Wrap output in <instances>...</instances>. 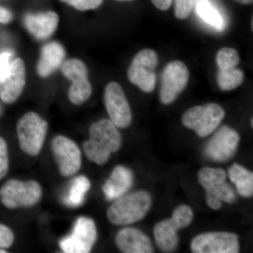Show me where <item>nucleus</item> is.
<instances>
[{
	"label": "nucleus",
	"instance_id": "nucleus-14",
	"mask_svg": "<svg viewBox=\"0 0 253 253\" xmlns=\"http://www.w3.org/2000/svg\"><path fill=\"white\" fill-rule=\"evenodd\" d=\"M239 141V134L234 129L227 126H221L208 141L205 153L212 161L224 162L235 154Z\"/></svg>",
	"mask_w": 253,
	"mask_h": 253
},
{
	"label": "nucleus",
	"instance_id": "nucleus-21",
	"mask_svg": "<svg viewBox=\"0 0 253 253\" xmlns=\"http://www.w3.org/2000/svg\"><path fill=\"white\" fill-rule=\"evenodd\" d=\"M229 179L235 184L238 192L241 196L250 198L253 194V174L246 168L239 164L233 165L229 168Z\"/></svg>",
	"mask_w": 253,
	"mask_h": 253
},
{
	"label": "nucleus",
	"instance_id": "nucleus-5",
	"mask_svg": "<svg viewBox=\"0 0 253 253\" xmlns=\"http://www.w3.org/2000/svg\"><path fill=\"white\" fill-rule=\"evenodd\" d=\"M41 186L36 181L10 179L0 189L1 204L9 209L36 206L42 198Z\"/></svg>",
	"mask_w": 253,
	"mask_h": 253
},
{
	"label": "nucleus",
	"instance_id": "nucleus-27",
	"mask_svg": "<svg viewBox=\"0 0 253 253\" xmlns=\"http://www.w3.org/2000/svg\"><path fill=\"white\" fill-rule=\"evenodd\" d=\"M199 0H174V14L178 19H186L195 9Z\"/></svg>",
	"mask_w": 253,
	"mask_h": 253
},
{
	"label": "nucleus",
	"instance_id": "nucleus-8",
	"mask_svg": "<svg viewBox=\"0 0 253 253\" xmlns=\"http://www.w3.org/2000/svg\"><path fill=\"white\" fill-rule=\"evenodd\" d=\"M63 76L71 81L68 91V99L72 104L81 105L90 97L92 88L88 71L84 63L79 59H72L65 61L61 66Z\"/></svg>",
	"mask_w": 253,
	"mask_h": 253
},
{
	"label": "nucleus",
	"instance_id": "nucleus-17",
	"mask_svg": "<svg viewBox=\"0 0 253 253\" xmlns=\"http://www.w3.org/2000/svg\"><path fill=\"white\" fill-rule=\"evenodd\" d=\"M116 243L123 253H154L151 240L144 233L135 228L128 227L121 229L116 236Z\"/></svg>",
	"mask_w": 253,
	"mask_h": 253
},
{
	"label": "nucleus",
	"instance_id": "nucleus-6",
	"mask_svg": "<svg viewBox=\"0 0 253 253\" xmlns=\"http://www.w3.org/2000/svg\"><path fill=\"white\" fill-rule=\"evenodd\" d=\"M224 116V109L219 105L211 103L188 110L183 115L182 124L201 137H206L217 129Z\"/></svg>",
	"mask_w": 253,
	"mask_h": 253
},
{
	"label": "nucleus",
	"instance_id": "nucleus-34",
	"mask_svg": "<svg viewBox=\"0 0 253 253\" xmlns=\"http://www.w3.org/2000/svg\"><path fill=\"white\" fill-rule=\"evenodd\" d=\"M236 2L240 3L242 4H252L253 0H234Z\"/></svg>",
	"mask_w": 253,
	"mask_h": 253
},
{
	"label": "nucleus",
	"instance_id": "nucleus-15",
	"mask_svg": "<svg viewBox=\"0 0 253 253\" xmlns=\"http://www.w3.org/2000/svg\"><path fill=\"white\" fill-rule=\"evenodd\" d=\"M26 67L21 58L11 61L9 71L0 81V99L4 104L14 103L26 85Z\"/></svg>",
	"mask_w": 253,
	"mask_h": 253
},
{
	"label": "nucleus",
	"instance_id": "nucleus-22",
	"mask_svg": "<svg viewBox=\"0 0 253 253\" xmlns=\"http://www.w3.org/2000/svg\"><path fill=\"white\" fill-rule=\"evenodd\" d=\"M198 16L205 23L214 29L221 31L225 27V21L217 7L209 0H199L195 6Z\"/></svg>",
	"mask_w": 253,
	"mask_h": 253
},
{
	"label": "nucleus",
	"instance_id": "nucleus-32",
	"mask_svg": "<svg viewBox=\"0 0 253 253\" xmlns=\"http://www.w3.org/2000/svg\"><path fill=\"white\" fill-rule=\"evenodd\" d=\"M13 19V14L9 9L0 6V23L7 24Z\"/></svg>",
	"mask_w": 253,
	"mask_h": 253
},
{
	"label": "nucleus",
	"instance_id": "nucleus-4",
	"mask_svg": "<svg viewBox=\"0 0 253 253\" xmlns=\"http://www.w3.org/2000/svg\"><path fill=\"white\" fill-rule=\"evenodd\" d=\"M193 218L192 209L186 205H181L174 210L170 219L158 222L154 231L158 248L164 252L174 251L178 244V230L187 227Z\"/></svg>",
	"mask_w": 253,
	"mask_h": 253
},
{
	"label": "nucleus",
	"instance_id": "nucleus-33",
	"mask_svg": "<svg viewBox=\"0 0 253 253\" xmlns=\"http://www.w3.org/2000/svg\"><path fill=\"white\" fill-rule=\"evenodd\" d=\"M173 0H151L153 4L157 9L166 11L170 7Z\"/></svg>",
	"mask_w": 253,
	"mask_h": 253
},
{
	"label": "nucleus",
	"instance_id": "nucleus-12",
	"mask_svg": "<svg viewBox=\"0 0 253 253\" xmlns=\"http://www.w3.org/2000/svg\"><path fill=\"white\" fill-rule=\"evenodd\" d=\"M191 248L195 253H237L239 237L229 232L205 233L193 239Z\"/></svg>",
	"mask_w": 253,
	"mask_h": 253
},
{
	"label": "nucleus",
	"instance_id": "nucleus-13",
	"mask_svg": "<svg viewBox=\"0 0 253 253\" xmlns=\"http://www.w3.org/2000/svg\"><path fill=\"white\" fill-rule=\"evenodd\" d=\"M51 148L61 175L68 177L80 170L81 152L74 141L66 136H57L53 140Z\"/></svg>",
	"mask_w": 253,
	"mask_h": 253
},
{
	"label": "nucleus",
	"instance_id": "nucleus-18",
	"mask_svg": "<svg viewBox=\"0 0 253 253\" xmlns=\"http://www.w3.org/2000/svg\"><path fill=\"white\" fill-rule=\"evenodd\" d=\"M66 57L64 48L57 42H51L42 48L37 64V72L41 78H46L62 66Z\"/></svg>",
	"mask_w": 253,
	"mask_h": 253
},
{
	"label": "nucleus",
	"instance_id": "nucleus-36",
	"mask_svg": "<svg viewBox=\"0 0 253 253\" xmlns=\"http://www.w3.org/2000/svg\"><path fill=\"white\" fill-rule=\"evenodd\" d=\"M6 253V251H5L4 249H1L0 248V253Z\"/></svg>",
	"mask_w": 253,
	"mask_h": 253
},
{
	"label": "nucleus",
	"instance_id": "nucleus-16",
	"mask_svg": "<svg viewBox=\"0 0 253 253\" xmlns=\"http://www.w3.org/2000/svg\"><path fill=\"white\" fill-rule=\"evenodd\" d=\"M59 21V16L52 11L28 14L23 19L25 27L32 36L39 41L47 39L52 36L58 27Z\"/></svg>",
	"mask_w": 253,
	"mask_h": 253
},
{
	"label": "nucleus",
	"instance_id": "nucleus-29",
	"mask_svg": "<svg viewBox=\"0 0 253 253\" xmlns=\"http://www.w3.org/2000/svg\"><path fill=\"white\" fill-rule=\"evenodd\" d=\"M9 170V154L6 141L0 136V179H3Z\"/></svg>",
	"mask_w": 253,
	"mask_h": 253
},
{
	"label": "nucleus",
	"instance_id": "nucleus-35",
	"mask_svg": "<svg viewBox=\"0 0 253 253\" xmlns=\"http://www.w3.org/2000/svg\"><path fill=\"white\" fill-rule=\"evenodd\" d=\"M3 111H4V109H3L2 105H1V102H0V117H1V115H2Z\"/></svg>",
	"mask_w": 253,
	"mask_h": 253
},
{
	"label": "nucleus",
	"instance_id": "nucleus-9",
	"mask_svg": "<svg viewBox=\"0 0 253 253\" xmlns=\"http://www.w3.org/2000/svg\"><path fill=\"white\" fill-rule=\"evenodd\" d=\"M97 237L94 221L89 217L78 218L71 234L63 238L59 246L63 253H87L90 252Z\"/></svg>",
	"mask_w": 253,
	"mask_h": 253
},
{
	"label": "nucleus",
	"instance_id": "nucleus-1",
	"mask_svg": "<svg viewBox=\"0 0 253 253\" xmlns=\"http://www.w3.org/2000/svg\"><path fill=\"white\" fill-rule=\"evenodd\" d=\"M122 144L118 127L111 120L103 119L89 127V139L83 145L86 157L99 166L106 164Z\"/></svg>",
	"mask_w": 253,
	"mask_h": 253
},
{
	"label": "nucleus",
	"instance_id": "nucleus-24",
	"mask_svg": "<svg viewBox=\"0 0 253 253\" xmlns=\"http://www.w3.org/2000/svg\"><path fill=\"white\" fill-rule=\"evenodd\" d=\"M244 81V74L238 68L218 70L217 81L223 91H230L241 85Z\"/></svg>",
	"mask_w": 253,
	"mask_h": 253
},
{
	"label": "nucleus",
	"instance_id": "nucleus-20",
	"mask_svg": "<svg viewBox=\"0 0 253 253\" xmlns=\"http://www.w3.org/2000/svg\"><path fill=\"white\" fill-rule=\"evenodd\" d=\"M205 191L206 203L213 210H219L221 207V202L231 204L236 199L234 190L226 181L211 186Z\"/></svg>",
	"mask_w": 253,
	"mask_h": 253
},
{
	"label": "nucleus",
	"instance_id": "nucleus-2",
	"mask_svg": "<svg viewBox=\"0 0 253 253\" xmlns=\"http://www.w3.org/2000/svg\"><path fill=\"white\" fill-rule=\"evenodd\" d=\"M151 205L149 193L136 191L116 199L108 210L107 217L115 225H128L141 220L149 212Z\"/></svg>",
	"mask_w": 253,
	"mask_h": 253
},
{
	"label": "nucleus",
	"instance_id": "nucleus-30",
	"mask_svg": "<svg viewBox=\"0 0 253 253\" xmlns=\"http://www.w3.org/2000/svg\"><path fill=\"white\" fill-rule=\"evenodd\" d=\"M14 241L13 231L8 226L0 224V248L9 249Z\"/></svg>",
	"mask_w": 253,
	"mask_h": 253
},
{
	"label": "nucleus",
	"instance_id": "nucleus-31",
	"mask_svg": "<svg viewBox=\"0 0 253 253\" xmlns=\"http://www.w3.org/2000/svg\"><path fill=\"white\" fill-rule=\"evenodd\" d=\"M11 56L12 55L9 52L2 53L0 55V81L9 71Z\"/></svg>",
	"mask_w": 253,
	"mask_h": 253
},
{
	"label": "nucleus",
	"instance_id": "nucleus-19",
	"mask_svg": "<svg viewBox=\"0 0 253 253\" xmlns=\"http://www.w3.org/2000/svg\"><path fill=\"white\" fill-rule=\"evenodd\" d=\"M133 179L132 172L128 168L121 166L115 168L103 186V192L106 199L113 201L122 197L130 189Z\"/></svg>",
	"mask_w": 253,
	"mask_h": 253
},
{
	"label": "nucleus",
	"instance_id": "nucleus-11",
	"mask_svg": "<svg viewBox=\"0 0 253 253\" xmlns=\"http://www.w3.org/2000/svg\"><path fill=\"white\" fill-rule=\"evenodd\" d=\"M104 103L110 120L117 127L126 128L131 123L130 106L121 84L111 82L104 91Z\"/></svg>",
	"mask_w": 253,
	"mask_h": 253
},
{
	"label": "nucleus",
	"instance_id": "nucleus-7",
	"mask_svg": "<svg viewBox=\"0 0 253 253\" xmlns=\"http://www.w3.org/2000/svg\"><path fill=\"white\" fill-rule=\"evenodd\" d=\"M158 63L156 51L151 49L141 50L134 56L128 68L127 77L129 81L141 91L151 92L156 86V68Z\"/></svg>",
	"mask_w": 253,
	"mask_h": 253
},
{
	"label": "nucleus",
	"instance_id": "nucleus-37",
	"mask_svg": "<svg viewBox=\"0 0 253 253\" xmlns=\"http://www.w3.org/2000/svg\"><path fill=\"white\" fill-rule=\"evenodd\" d=\"M118 1H131V0H118Z\"/></svg>",
	"mask_w": 253,
	"mask_h": 253
},
{
	"label": "nucleus",
	"instance_id": "nucleus-10",
	"mask_svg": "<svg viewBox=\"0 0 253 253\" xmlns=\"http://www.w3.org/2000/svg\"><path fill=\"white\" fill-rule=\"evenodd\" d=\"M189 72L184 63L174 61L168 63L163 70L160 99L163 104L168 105L182 92L187 85Z\"/></svg>",
	"mask_w": 253,
	"mask_h": 253
},
{
	"label": "nucleus",
	"instance_id": "nucleus-26",
	"mask_svg": "<svg viewBox=\"0 0 253 253\" xmlns=\"http://www.w3.org/2000/svg\"><path fill=\"white\" fill-rule=\"evenodd\" d=\"M216 62L219 70L236 68L240 62L239 53L234 48H221L217 52Z\"/></svg>",
	"mask_w": 253,
	"mask_h": 253
},
{
	"label": "nucleus",
	"instance_id": "nucleus-3",
	"mask_svg": "<svg viewBox=\"0 0 253 253\" xmlns=\"http://www.w3.org/2000/svg\"><path fill=\"white\" fill-rule=\"evenodd\" d=\"M48 124L45 120L34 112H28L18 120L16 132L20 147L25 154L36 156L44 145Z\"/></svg>",
	"mask_w": 253,
	"mask_h": 253
},
{
	"label": "nucleus",
	"instance_id": "nucleus-23",
	"mask_svg": "<svg viewBox=\"0 0 253 253\" xmlns=\"http://www.w3.org/2000/svg\"><path fill=\"white\" fill-rule=\"evenodd\" d=\"M90 186V181L86 176H78L75 178L71 182L68 194L63 199L64 204L70 207L81 206Z\"/></svg>",
	"mask_w": 253,
	"mask_h": 253
},
{
	"label": "nucleus",
	"instance_id": "nucleus-25",
	"mask_svg": "<svg viewBox=\"0 0 253 253\" xmlns=\"http://www.w3.org/2000/svg\"><path fill=\"white\" fill-rule=\"evenodd\" d=\"M226 179V173L221 168H204L199 172V183L205 190L224 182Z\"/></svg>",
	"mask_w": 253,
	"mask_h": 253
},
{
	"label": "nucleus",
	"instance_id": "nucleus-28",
	"mask_svg": "<svg viewBox=\"0 0 253 253\" xmlns=\"http://www.w3.org/2000/svg\"><path fill=\"white\" fill-rule=\"evenodd\" d=\"M79 11H88L97 9L102 4L103 0H61Z\"/></svg>",
	"mask_w": 253,
	"mask_h": 253
}]
</instances>
